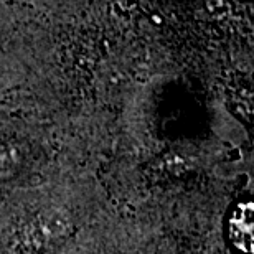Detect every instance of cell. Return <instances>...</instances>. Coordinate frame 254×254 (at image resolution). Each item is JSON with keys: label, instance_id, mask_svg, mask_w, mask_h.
<instances>
[{"label": "cell", "instance_id": "6da1fadb", "mask_svg": "<svg viewBox=\"0 0 254 254\" xmlns=\"http://www.w3.org/2000/svg\"><path fill=\"white\" fill-rule=\"evenodd\" d=\"M253 205H241L238 208V216L235 218V228L241 231V235L236 236V241H245L243 250L251 251V243H253Z\"/></svg>", "mask_w": 254, "mask_h": 254}]
</instances>
